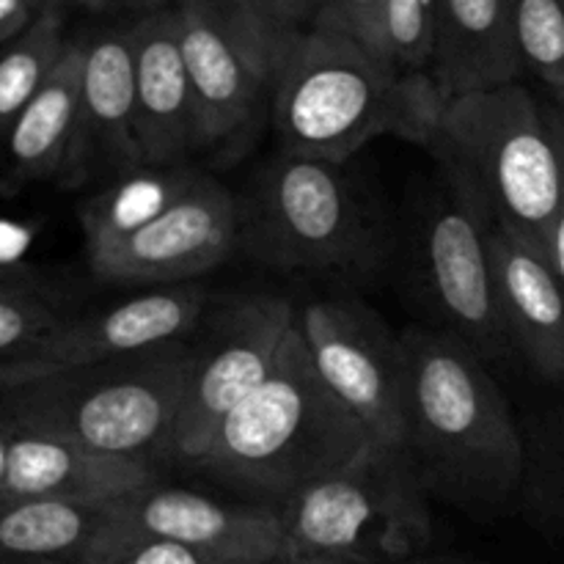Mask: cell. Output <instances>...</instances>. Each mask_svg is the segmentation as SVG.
<instances>
[{
  "label": "cell",
  "mask_w": 564,
  "mask_h": 564,
  "mask_svg": "<svg viewBox=\"0 0 564 564\" xmlns=\"http://www.w3.org/2000/svg\"><path fill=\"white\" fill-rule=\"evenodd\" d=\"M430 154L496 226L549 253L564 207V132L549 102L521 83L452 97Z\"/></svg>",
  "instance_id": "cell-5"
},
{
  "label": "cell",
  "mask_w": 564,
  "mask_h": 564,
  "mask_svg": "<svg viewBox=\"0 0 564 564\" xmlns=\"http://www.w3.org/2000/svg\"><path fill=\"white\" fill-rule=\"evenodd\" d=\"M158 482L152 463L105 455L47 430L0 427V505L25 499L119 501Z\"/></svg>",
  "instance_id": "cell-15"
},
{
  "label": "cell",
  "mask_w": 564,
  "mask_h": 564,
  "mask_svg": "<svg viewBox=\"0 0 564 564\" xmlns=\"http://www.w3.org/2000/svg\"><path fill=\"white\" fill-rule=\"evenodd\" d=\"M521 496L543 527H564V408L549 413L527 441Z\"/></svg>",
  "instance_id": "cell-25"
},
{
  "label": "cell",
  "mask_w": 564,
  "mask_h": 564,
  "mask_svg": "<svg viewBox=\"0 0 564 564\" xmlns=\"http://www.w3.org/2000/svg\"><path fill=\"white\" fill-rule=\"evenodd\" d=\"M176 3L198 11L209 25L229 36L248 58H253L273 75L275 61L286 42L270 22L262 0H176Z\"/></svg>",
  "instance_id": "cell-27"
},
{
  "label": "cell",
  "mask_w": 564,
  "mask_h": 564,
  "mask_svg": "<svg viewBox=\"0 0 564 564\" xmlns=\"http://www.w3.org/2000/svg\"><path fill=\"white\" fill-rule=\"evenodd\" d=\"M496 297L512 352L538 378L564 383V286L549 253L494 224Z\"/></svg>",
  "instance_id": "cell-18"
},
{
  "label": "cell",
  "mask_w": 564,
  "mask_h": 564,
  "mask_svg": "<svg viewBox=\"0 0 564 564\" xmlns=\"http://www.w3.org/2000/svg\"><path fill=\"white\" fill-rule=\"evenodd\" d=\"M295 325L323 383L361 422L369 441L402 446V334H394L378 312L352 297H317L303 303Z\"/></svg>",
  "instance_id": "cell-10"
},
{
  "label": "cell",
  "mask_w": 564,
  "mask_h": 564,
  "mask_svg": "<svg viewBox=\"0 0 564 564\" xmlns=\"http://www.w3.org/2000/svg\"><path fill=\"white\" fill-rule=\"evenodd\" d=\"M193 339L61 369L0 389L6 422L47 430L105 455L174 460V435L193 369Z\"/></svg>",
  "instance_id": "cell-6"
},
{
  "label": "cell",
  "mask_w": 564,
  "mask_h": 564,
  "mask_svg": "<svg viewBox=\"0 0 564 564\" xmlns=\"http://www.w3.org/2000/svg\"><path fill=\"white\" fill-rule=\"evenodd\" d=\"M402 449L424 490L477 521L496 518L523 494L527 438L488 361L433 325L402 330Z\"/></svg>",
  "instance_id": "cell-1"
},
{
  "label": "cell",
  "mask_w": 564,
  "mask_h": 564,
  "mask_svg": "<svg viewBox=\"0 0 564 564\" xmlns=\"http://www.w3.org/2000/svg\"><path fill=\"white\" fill-rule=\"evenodd\" d=\"M284 551L408 564L433 543L430 494L402 446L369 444L279 507Z\"/></svg>",
  "instance_id": "cell-7"
},
{
  "label": "cell",
  "mask_w": 564,
  "mask_h": 564,
  "mask_svg": "<svg viewBox=\"0 0 564 564\" xmlns=\"http://www.w3.org/2000/svg\"><path fill=\"white\" fill-rule=\"evenodd\" d=\"M113 501L25 499L0 505V556L83 564Z\"/></svg>",
  "instance_id": "cell-22"
},
{
  "label": "cell",
  "mask_w": 564,
  "mask_h": 564,
  "mask_svg": "<svg viewBox=\"0 0 564 564\" xmlns=\"http://www.w3.org/2000/svg\"><path fill=\"white\" fill-rule=\"evenodd\" d=\"M383 9L386 0H314L308 28L356 39L383 58Z\"/></svg>",
  "instance_id": "cell-29"
},
{
  "label": "cell",
  "mask_w": 564,
  "mask_h": 564,
  "mask_svg": "<svg viewBox=\"0 0 564 564\" xmlns=\"http://www.w3.org/2000/svg\"><path fill=\"white\" fill-rule=\"evenodd\" d=\"M411 218L408 286L433 328L449 330L485 361L512 352L496 297L490 235L494 218L477 193L444 169Z\"/></svg>",
  "instance_id": "cell-8"
},
{
  "label": "cell",
  "mask_w": 564,
  "mask_h": 564,
  "mask_svg": "<svg viewBox=\"0 0 564 564\" xmlns=\"http://www.w3.org/2000/svg\"><path fill=\"white\" fill-rule=\"evenodd\" d=\"M408 564H477V562L463 560V556H430V554H424V556H419V560H413Z\"/></svg>",
  "instance_id": "cell-36"
},
{
  "label": "cell",
  "mask_w": 564,
  "mask_h": 564,
  "mask_svg": "<svg viewBox=\"0 0 564 564\" xmlns=\"http://www.w3.org/2000/svg\"><path fill=\"white\" fill-rule=\"evenodd\" d=\"M72 6V0H44V9L47 11H66Z\"/></svg>",
  "instance_id": "cell-39"
},
{
  "label": "cell",
  "mask_w": 564,
  "mask_h": 564,
  "mask_svg": "<svg viewBox=\"0 0 564 564\" xmlns=\"http://www.w3.org/2000/svg\"><path fill=\"white\" fill-rule=\"evenodd\" d=\"M438 0H386L383 58L408 75H433Z\"/></svg>",
  "instance_id": "cell-28"
},
{
  "label": "cell",
  "mask_w": 564,
  "mask_h": 564,
  "mask_svg": "<svg viewBox=\"0 0 564 564\" xmlns=\"http://www.w3.org/2000/svg\"><path fill=\"white\" fill-rule=\"evenodd\" d=\"M138 169L143 158L135 132V50L130 28H113L86 42L80 119L58 185L119 180Z\"/></svg>",
  "instance_id": "cell-16"
},
{
  "label": "cell",
  "mask_w": 564,
  "mask_h": 564,
  "mask_svg": "<svg viewBox=\"0 0 564 564\" xmlns=\"http://www.w3.org/2000/svg\"><path fill=\"white\" fill-rule=\"evenodd\" d=\"M209 312V295L198 284L154 286L102 312L75 314L58 334L22 361L0 367V389L28 383L61 369L91 367L130 352L191 339Z\"/></svg>",
  "instance_id": "cell-13"
},
{
  "label": "cell",
  "mask_w": 564,
  "mask_h": 564,
  "mask_svg": "<svg viewBox=\"0 0 564 564\" xmlns=\"http://www.w3.org/2000/svg\"><path fill=\"white\" fill-rule=\"evenodd\" d=\"M446 102L430 72L408 75L356 39L306 28L275 61L270 124L279 152L352 163L378 138L430 152Z\"/></svg>",
  "instance_id": "cell-2"
},
{
  "label": "cell",
  "mask_w": 564,
  "mask_h": 564,
  "mask_svg": "<svg viewBox=\"0 0 564 564\" xmlns=\"http://www.w3.org/2000/svg\"><path fill=\"white\" fill-rule=\"evenodd\" d=\"M202 171L185 165H143L132 174L110 180L105 191L88 198L80 209L83 242H86V259L105 257L130 235L163 215L171 204L180 202L187 187L198 180Z\"/></svg>",
  "instance_id": "cell-21"
},
{
  "label": "cell",
  "mask_w": 564,
  "mask_h": 564,
  "mask_svg": "<svg viewBox=\"0 0 564 564\" xmlns=\"http://www.w3.org/2000/svg\"><path fill=\"white\" fill-rule=\"evenodd\" d=\"M135 50V132L143 165H185L196 154L191 77L176 9L143 14L130 28Z\"/></svg>",
  "instance_id": "cell-17"
},
{
  "label": "cell",
  "mask_w": 564,
  "mask_h": 564,
  "mask_svg": "<svg viewBox=\"0 0 564 564\" xmlns=\"http://www.w3.org/2000/svg\"><path fill=\"white\" fill-rule=\"evenodd\" d=\"M135 540H174L270 564L284 551L281 518L262 501H226L152 482L113 501L83 564H108Z\"/></svg>",
  "instance_id": "cell-11"
},
{
  "label": "cell",
  "mask_w": 564,
  "mask_h": 564,
  "mask_svg": "<svg viewBox=\"0 0 564 564\" xmlns=\"http://www.w3.org/2000/svg\"><path fill=\"white\" fill-rule=\"evenodd\" d=\"M297 308L281 295H237L204 314L174 435V460L193 466L220 424L268 380Z\"/></svg>",
  "instance_id": "cell-9"
},
{
  "label": "cell",
  "mask_w": 564,
  "mask_h": 564,
  "mask_svg": "<svg viewBox=\"0 0 564 564\" xmlns=\"http://www.w3.org/2000/svg\"><path fill=\"white\" fill-rule=\"evenodd\" d=\"M369 444L361 422L317 375L295 325L268 380L220 424L191 468L279 507Z\"/></svg>",
  "instance_id": "cell-3"
},
{
  "label": "cell",
  "mask_w": 564,
  "mask_h": 564,
  "mask_svg": "<svg viewBox=\"0 0 564 564\" xmlns=\"http://www.w3.org/2000/svg\"><path fill=\"white\" fill-rule=\"evenodd\" d=\"M556 121H560V119H556ZM549 259H551V264H554L556 275H560V281H562V286H564V207H562L560 218H556L554 231H551V237H549Z\"/></svg>",
  "instance_id": "cell-34"
},
{
  "label": "cell",
  "mask_w": 564,
  "mask_h": 564,
  "mask_svg": "<svg viewBox=\"0 0 564 564\" xmlns=\"http://www.w3.org/2000/svg\"><path fill=\"white\" fill-rule=\"evenodd\" d=\"M130 3H149V0H72V6H80L86 11H113Z\"/></svg>",
  "instance_id": "cell-35"
},
{
  "label": "cell",
  "mask_w": 564,
  "mask_h": 564,
  "mask_svg": "<svg viewBox=\"0 0 564 564\" xmlns=\"http://www.w3.org/2000/svg\"><path fill=\"white\" fill-rule=\"evenodd\" d=\"M235 248H240L237 196L202 171L180 202L88 268L108 284L154 290L191 284L220 268Z\"/></svg>",
  "instance_id": "cell-12"
},
{
  "label": "cell",
  "mask_w": 564,
  "mask_h": 564,
  "mask_svg": "<svg viewBox=\"0 0 564 564\" xmlns=\"http://www.w3.org/2000/svg\"><path fill=\"white\" fill-rule=\"evenodd\" d=\"M516 0H438L433 77L446 99L518 83Z\"/></svg>",
  "instance_id": "cell-19"
},
{
  "label": "cell",
  "mask_w": 564,
  "mask_h": 564,
  "mask_svg": "<svg viewBox=\"0 0 564 564\" xmlns=\"http://www.w3.org/2000/svg\"><path fill=\"white\" fill-rule=\"evenodd\" d=\"M240 248L292 273L361 279L394 246L383 204L350 163L279 152L237 196Z\"/></svg>",
  "instance_id": "cell-4"
},
{
  "label": "cell",
  "mask_w": 564,
  "mask_h": 564,
  "mask_svg": "<svg viewBox=\"0 0 564 564\" xmlns=\"http://www.w3.org/2000/svg\"><path fill=\"white\" fill-rule=\"evenodd\" d=\"M551 110H554L556 113V119H560V124H562V130H564V88L562 91H554L551 94Z\"/></svg>",
  "instance_id": "cell-37"
},
{
  "label": "cell",
  "mask_w": 564,
  "mask_h": 564,
  "mask_svg": "<svg viewBox=\"0 0 564 564\" xmlns=\"http://www.w3.org/2000/svg\"><path fill=\"white\" fill-rule=\"evenodd\" d=\"M75 317L69 295L31 264L6 262L0 275V367L22 361Z\"/></svg>",
  "instance_id": "cell-23"
},
{
  "label": "cell",
  "mask_w": 564,
  "mask_h": 564,
  "mask_svg": "<svg viewBox=\"0 0 564 564\" xmlns=\"http://www.w3.org/2000/svg\"><path fill=\"white\" fill-rule=\"evenodd\" d=\"M66 50L64 11H44L20 39L6 44L0 61V130H9L22 108L53 77Z\"/></svg>",
  "instance_id": "cell-24"
},
{
  "label": "cell",
  "mask_w": 564,
  "mask_h": 564,
  "mask_svg": "<svg viewBox=\"0 0 564 564\" xmlns=\"http://www.w3.org/2000/svg\"><path fill=\"white\" fill-rule=\"evenodd\" d=\"M270 564H372L361 560H347V556L334 554H295V551H281Z\"/></svg>",
  "instance_id": "cell-33"
},
{
  "label": "cell",
  "mask_w": 564,
  "mask_h": 564,
  "mask_svg": "<svg viewBox=\"0 0 564 564\" xmlns=\"http://www.w3.org/2000/svg\"><path fill=\"white\" fill-rule=\"evenodd\" d=\"M270 22L279 31L284 42H290L295 33L306 31L312 25V6L314 0H262Z\"/></svg>",
  "instance_id": "cell-31"
},
{
  "label": "cell",
  "mask_w": 564,
  "mask_h": 564,
  "mask_svg": "<svg viewBox=\"0 0 564 564\" xmlns=\"http://www.w3.org/2000/svg\"><path fill=\"white\" fill-rule=\"evenodd\" d=\"M174 9L191 77L196 154L235 158V149L251 138L264 102L270 108L273 75L198 11L182 3Z\"/></svg>",
  "instance_id": "cell-14"
},
{
  "label": "cell",
  "mask_w": 564,
  "mask_h": 564,
  "mask_svg": "<svg viewBox=\"0 0 564 564\" xmlns=\"http://www.w3.org/2000/svg\"><path fill=\"white\" fill-rule=\"evenodd\" d=\"M0 564H69V562H44V560H17V556H0Z\"/></svg>",
  "instance_id": "cell-38"
},
{
  "label": "cell",
  "mask_w": 564,
  "mask_h": 564,
  "mask_svg": "<svg viewBox=\"0 0 564 564\" xmlns=\"http://www.w3.org/2000/svg\"><path fill=\"white\" fill-rule=\"evenodd\" d=\"M44 11H47L44 0H0V42L3 47L20 39Z\"/></svg>",
  "instance_id": "cell-32"
},
{
  "label": "cell",
  "mask_w": 564,
  "mask_h": 564,
  "mask_svg": "<svg viewBox=\"0 0 564 564\" xmlns=\"http://www.w3.org/2000/svg\"><path fill=\"white\" fill-rule=\"evenodd\" d=\"M516 42L523 72L564 88V0H516Z\"/></svg>",
  "instance_id": "cell-26"
},
{
  "label": "cell",
  "mask_w": 564,
  "mask_h": 564,
  "mask_svg": "<svg viewBox=\"0 0 564 564\" xmlns=\"http://www.w3.org/2000/svg\"><path fill=\"white\" fill-rule=\"evenodd\" d=\"M83 66H86V42H69L64 61L36 97L11 121L6 135V174L0 191L14 198L36 182H47L64 174L75 143L77 119L83 102Z\"/></svg>",
  "instance_id": "cell-20"
},
{
  "label": "cell",
  "mask_w": 564,
  "mask_h": 564,
  "mask_svg": "<svg viewBox=\"0 0 564 564\" xmlns=\"http://www.w3.org/2000/svg\"><path fill=\"white\" fill-rule=\"evenodd\" d=\"M108 564H262L248 556L204 549V545L174 543V540H135L121 549Z\"/></svg>",
  "instance_id": "cell-30"
}]
</instances>
